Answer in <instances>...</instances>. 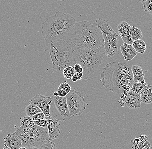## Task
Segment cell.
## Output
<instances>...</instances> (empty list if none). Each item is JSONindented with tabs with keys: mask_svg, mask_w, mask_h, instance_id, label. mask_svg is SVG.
I'll use <instances>...</instances> for the list:
<instances>
[{
	"mask_svg": "<svg viewBox=\"0 0 152 149\" xmlns=\"http://www.w3.org/2000/svg\"><path fill=\"white\" fill-rule=\"evenodd\" d=\"M66 101L71 116H80L86 108L84 95L81 92L71 90L66 96Z\"/></svg>",
	"mask_w": 152,
	"mask_h": 149,
	"instance_id": "8",
	"label": "cell"
},
{
	"mask_svg": "<svg viewBox=\"0 0 152 149\" xmlns=\"http://www.w3.org/2000/svg\"><path fill=\"white\" fill-rule=\"evenodd\" d=\"M142 9L146 13L152 15V0H147L142 3Z\"/></svg>",
	"mask_w": 152,
	"mask_h": 149,
	"instance_id": "24",
	"label": "cell"
},
{
	"mask_svg": "<svg viewBox=\"0 0 152 149\" xmlns=\"http://www.w3.org/2000/svg\"><path fill=\"white\" fill-rule=\"evenodd\" d=\"M47 120L49 140L57 139L60 134V124L58 120L51 116H45Z\"/></svg>",
	"mask_w": 152,
	"mask_h": 149,
	"instance_id": "11",
	"label": "cell"
},
{
	"mask_svg": "<svg viewBox=\"0 0 152 149\" xmlns=\"http://www.w3.org/2000/svg\"><path fill=\"white\" fill-rule=\"evenodd\" d=\"M45 116L43 112H39L35 114L32 117L33 121H38V120H42L45 118Z\"/></svg>",
	"mask_w": 152,
	"mask_h": 149,
	"instance_id": "28",
	"label": "cell"
},
{
	"mask_svg": "<svg viewBox=\"0 0 152 149\" xmlns=\"http://www.w3.org/2000/svg\"><path fill=\"white\" fill-rule=\"evenodd\" d=\"M147 1V0H138L140 2L143 3L145 1Z\"/></svg>",
	"mask_w": 152,
	"mask_h": 149,
	"instance_id": "40",
	"label": "cell"
},
{
	"mask_svg": "<svg viewBox=\"0 0 152 149\" xmlns=\"http://www.w3.org/2000/svg\"><path fill=\"white\" fill-rule=\"evenodd\" d=\"M3 149H10V148H9V147H7V146H4V148Z\"/></svg>",
	"mask_w": 152,
	"mask_h": 149,
	"instance_id": "39",
	"label": "cell"
},
{
	"mask_svg": "<svg viewBox=\"0 0 152 149\" xmlns=\"http://www.w3.org/2000/svg\"><path fill=\"white\" fill-rule=\"evenodd\" d=\"M100 78L105 88L115 93L122 94L119 101L122 105L134 83L131 67L125 62L110 63L104 66Z\"/></svg>",
	"mask_w": 152,
	"mask_h": 149,
	"instance_id": "1",
	"label": "cell"
},
{
	"mask_svg": "<svg viewBox=\"0 0 152 149\" xmlns=\"http://www.w3.org/2000/svg\"><path fill=\"white\" fill-rule=\"evenodd\" d=\"M77 48L68 39L58 40L51 44L49 55L52 63V69L58 72L68 66L75 64L73 55Z\"/></svg>",
	"mask_w": 152,
	"mask_h": 149,
	"instance_id": "4",
	"label": "cell"
},
{
	"mask_svg": "<svg viewBox=\"0 0 152 149\" xmlns=\"http://www.w3.org/2000/svg\"><path fill=\"white\" fill-rule=\"evenodd\" d=\"M58 89H62L65 91L67 93H69L71 90V86L67 83L66 80H64L63 83L60 84Z\"/></svg>",
	"mask_w": 152,
	"mask_h": 149,
	"instance_id": "26",
	"label": "cell"
},
{
	"mask_svg": "<svg viewBox=\"0 0 152 149\" xmlns=\"http://www.w3.org/2000/svg\"><path fill=\"white\" fill-rule=\"evenodd\" d=\"M140 142V140L139 138H134V139H133L131 140V142H130V145L131 146L137 145Z\"/></svg>",
	"mask_w": 152,
	"mask_h": 149,
	"instance_id": "32",
	"label": "cell"
},
{
	"mask_svg": "<svg viewBox=\"0 0 152 149\" xmlns=\"http://www.w3.org/2000/svg\"><path fill=\"white\" fill-rule=\"evenodd\" d=\"M96 22L97 26L102 33L105 55L107 57H111L118 51V34L114 31L109 23L105 20L99 19L96 20Z\"/></svg>",
	"mask_w": 152,
	"mask_h": 149,
	"instance_id": "7",
	"label": "cell"
},
{
	"mask_svg": "<svg viewBox=\"0 0 152 149\" xmlns=\"http://www.w3.org/2000/svg\"><path fill=\"white\" fill-rule=\"evenodd\" d=\"M53 95L55 96H58V92H55L53 94Z\"/></svg>",
	"mask_w": 152,
	"mask_h": 149,
	"instance_id": "37",
	"label": "cell"
},
{
	"mask_svg": "<svg viewBox=\"0 0 152 149\" xmlns=\"http://www.w3.org/2000/svg\"><path fill=\"white\" fill-rule=\"evenodd\" d=\"M124 102L126 106L130 109H137L140 108L141 100L140 94L130 90L127 94Z\"/></svg>",
	"mask_w": 152,
	"mask_h": 149,
	"instance_id": "12",
	"label": "cell"
},
{
	"mask_svg": "<svg viewBox=\"0 0 152 149\" xmlns=\"http://www.w3.org/2000/svg\"><path fill=\"white\" fill-rule=\"evenodd\" d=\"M120 49L124 59L127 61L132 60L137 54L132 45L125 43L121 45Z\"/></svg>",
	"mask_w": 152,
	"mask_h": 149,
	"instance_id": "15",
	"label": "cell"
},
{
	"mask_svg": "<svg viewBox=\"0 0 152 149\" xmlns=\"http://www.w3.org/2000/svg\"><path fill=\"white\" fill-rule=\"evenodd\" d=\"M19 149H28L27 148H25V147H23V146H22V147H21V148H20Z\"/></svg>",
	"mask_w": 152,
	"mask_h": 149,
	"instance_id": "41",
	"label": "cell"
},
{
	"mask_svg": "<svg viewBox=\"0 0 152 149\" xmlns=\"http://www.w3.org/2000/svg\"><path fill=\"white\" fill-rule=\"evenodd\" d=\"M133 47L137 53L143 54L146 50V44L145 42L141 39L133 41Z\"/></svg>",
	"mask_w": 152,
	"mask_h": 149,
	"instance_id": "18",
	"label": "cell"
},
{
	"mask_svg": "<svg viewBox=\"0 0 152 149\" xmlns=\"http://www.w3.org/2000/svg\"><path fill=\"white\" fill-rule=\"evenodd\" d=\"M130 26L129 24L125 21L121 22L118 26L119 35L121 37L122 40L125 43L132 44L133 41L132 40L129 34V29Z\"/></svg>",
	"mask_w": 152,
	"mask_h": 149,
	"instance_id": "13",
	"label": "cell"
},
{
	"mask_svg": "<svg viewBox=\"0 0 152 149\" xmlns=\"http://www.w3.org/2000/svg\"><path fill=\"white\" fill-rule=\"evenodd\" d=\"M52 102V98L50 97L38 94L29 100V104L36 105L40 109L45 116H49V110Z\"/></svg>",
	"mask_w": 152,
	"mask_h": 149,
	"instance_id": "10",
	"label": "cell"
},
{
	"mask_svg": "<svg viewBox=\"0 0 152 149\" xmlns=\"http://www.w3.org/2000/svg\"><path fill=\"white\" fill-rule=\"evenodd\" d=\"M71 80H72V81H74V82H76V81H78V78L77 76L76 75V73L72 77Z\"/></svg>",
	"mask_w": 152,
	"mask_h": 149,
	"instance_id": "36",
	"label": "cell"
},
{
	"mask_svg": "<svg viewBox=\"0 0 152 149\" xmlns=\"http://www.w3.org/2000/svg\"><path fill=\"white\" fill-rule=\"evenodd\" d=\"M4 146H7L11 149H19L22 147L20 140L14 133H9L4 137Z\"/></svg>",
	"mask_w": 152,
	"mask_h": 149,
	"instance_id": "14",
	"label": "cell"
},
{
	"mask_svg": "<svg viewBox=\"0 0 152 149\" xmlns=\"http://www.w3.org/2000/svg\"><path fill=\"white\" fill-rule=\"evenodd\" d=\"M76 75L77 76L78 81L80 80L83 78V74L82 73H76Z\"/></svg>",
	"mask_w": 152,
	"mask_h": 149,
	"instance_id": "35",
	"label": "cell"
},
{
	"mask_svg": "<svg viewBox=\"0 0 152 149\" xmlns=\"http://www.w3.org/2000/svg\"><path fill=\"white\" fill-rule=\"evenodd\" d=\"M76 23L75 19L70 14L57 11L43 23L42 34L45 40L48 44L68 39L69 33Z\"/></svg>",
	"mask_w": 152,
	"mask_h": 149,
	"instance_id": "2",
	"label": "cell"
},
{
	"mask_svg": "<svg viewBox=\"0 0 152 149\" xmlns=\"http://www.w3.org/2000/svg\"><path fill=\"white\" fill-rule=\"evenodd\" d=\"M25 111L26 115L32 117L33 116L39 112H41V110L36 105L29 104L25 108Z\"/></svg>",
	"mask_w": 152,
	"mask_h": 149,
	"instance_id": "20",
	"label": "cell"
},
{
	"mask_svg": "<svg viewBox=\"0 0 152 149\" xmlns=\"http://www.w3.org/2000/svg\"><path fill=\"white\" fill-rule=\"evenodd\" d=\"M21 126L23 128H27L33 126L35 125L33 118L31 117L27 116L20 118Z\"/></svg>",
	"mask_w": 152,
	"mask_h": 149,
	"instance_id": "22",
	"label": "cell"
},
{
	"mask_svg": "<svg viewBox=\"0 0 152 149\" xmlns=\"http://www.w3.org/2000/svg\"><path fill=\"white\" fill-rule=\"evenodd\" d=\"M58 96L61 97H65L68 94L65 91L60 89H58Z\"/></svg>",
	"mask_w": 152,
	"mask_h": 149,
	"instance_id": "30",
	"label": "cell"
},
{
	"mask_svg": "<svg viewBox=\"0 0 152 149\" xmlns=\"http://www.w3.org/2000/svg\"><path fill=\"white\" fill-rule=\"evenodd\" d=\"M152 86L150 84L145 85L140 93L141 102L145 104L152 103Z\"/></svg>",
	"mask_w": 152,
	"mask_h": 149,
	"instance_id": "16",
	"label": "cell"
},
{
	"mask_svg": "<svg viewBox=\"0 0 152 149\" xmlns=\"http://www.w3.org/2000/svg\"><path fill=\"white\" fill-rule=\"evenodd\" d=\"M143 143L141 142V141L139 142L137 145H133L132 146V149H142V145Z\"/></svg>",
	"mask_w": 152,
	"mask_h": 149,
	"instance_id": "34",
	"label": "cell"
},
{
	"mask_svg": "<svg viewBox=\"0 0 152 149\" xmlns=\"http://www.w3.org/2000/svg\"><path fill=\"white\" fill-rule=\"evenodd\" d=\"M74 69H75L76 73H83V70L82 67L81 66V65H80V64H78V63H76V64L74 65Z\"/></svg>",
	"mask_w": 152,
	"mask_h": 149,
	"instance_id": "29",
	"label": "cell"
},
{
	"mask_svg": "<svg viewBox=\"0 0 152 149\" xmlns=\"http://www.w3.org/2000/svg\"><path fill=\"white\" fill-rule=\"evenodd\" d=\"M58 1H64V0H57Z\"/></svg>",
	"mask_w": 152,
	"mask_h": 149,
	"instance_id": "42",
	"label": "cell"
},
{
	"mask_svg": "<svg viewBox=\"0 0 152 149\" xmlns=\"http://www.w3.org/2000/svg\"><path fill=\"white\" fill-rule=\"evenodd\" d=\"M139 139H140V141H141L142 143H144L146 141H148V137L147 136L145 135V134H142L140 136Z\"/></svg>",
	"mask_w": 152,
	"mask_h": 149,
	"instance_id": "31",
	"label": "cell"
},
{
	"mask_svg": "<svg viewBox=\"0 0 152 149\" xmlns=\"http://www.w3.org/2000/svg\"><path fill=\"white\" fill-rule=\"evenodd\" d=\"M35 125L42 127V128H47V121L45 118L42 120H38V121H34Z\"/></svg>",
	"mask_w": 152,
	"mask_h": 149,
	"instance_id": "27",
	"label": "cell"
},
{
	"mask_svg": "<svg viewBox=\"0 0 152 149\" xmlns=\"http://www.w3.org/2000/svg\"><path fill=\"white\" fill-rule=\"evenodd\" d=\"M129 34L133 41L141 39L143 37L141 30L134 26L130 27Z\"/></svg>",
	"mask_w": 152,
	"mask_h": 149,
	"instance_id": "19",
	"label": "cell"
},
{
	"mask_svg": "<svg viewBox=\"0 0 152 149\" xmlns=\"http://www.w3.org/2000/svg\"><path fill=\"white\" fill-rule=\"evenodd\" d=\"M21 141L23 147L26 148L40 147L49 141L47 128H42L34 125L27 128L19 127L14 133Z\"/></svg>",
	"mask_w": 152,
	"mask_h": 149,
	"instance_id": "6",
	"label": "cell"
},
{
	"mask_svg": "<svg viewBox=\"0 0 152 149\" xmlns=\"http://www.w3.org/2000/svg\"><path fill=\"white\" fill-rule=\"evenodd\" d=\"M147 84V83L145 82V80L142 81L140 82H134L131 90L137 93L140 94L142 88Z\"/></svg>",
	"mask_w": 152,
	"mask_h": 149,
	"instance_id": "23",
	"label": "cell"
},
{
	"mask_svg": "<svg viewBox=\"0 0 152 149\" xmlns=\"http://www.w3.org/2000/svg\"><path fill=\"white\" fill-rule=\"evenodd\" d=\"M50 116L58 120L66 121L70 119V114L66 103V97L52 95V102L49 110Z\"/></svg>",
	"mask_w": 152,
	"mask_h": 149,
	"instance_id": "9",
	"label": "cell"
},
{
	"mask_svg": "<svg viewBox=\"0 0 152 149\" xmlns=\"http://www.w3.org/2000/svg\"><path fill=\"white\" fill-rule=\"evenodd\" d=\"M39 149H57L56 144L52 140H49L40 146Z\"/></svg>",
	"mask_w": 152,
	"mask_h": 149,
	"instance_id": "25",
	"label": "cell"
},
{
	"mask_svg": "<svg viewBox=\"0 0 152 149\" xmlns=\"http://www.w3.org/2000/svg\"><path fill=\"white\" fill-rule=\"evenodd\" d=\"M151 147V144L148 140V141H146L145 143H143L141 149H150Z\"/></svg>",
	"mask_w": 152,
	"mask_h": 149,
	"instance_id": "33",
	"label": "cell"
},
{
	"mask_svg": "<svg viewBox=\"0 0 152 149\" xmlns=\"http://www.w3.org/2000/svg\"><path fill=\"white\" fill-rule=\"evenodd\" d=\"M105 55L104 46L97 49L76 48L73 55L74 60L82 67L83 78L86 80L96 72Z\"/></svg>",
	"mask_w": 152,
	"mask_h": 149,
	"instance_id": "5",
	"label": "cell"
},
{
	"mask_svg": "<svg viewBox=\"0 0 152 149\" xmlns=\"http://www.w3.org/2000/svg\"><path fill=\"white\" fill-rule=\"evenodd\" d=\"M132 68L134 82H140L145 80L144 74L142 73V70L140 66L137 65H133Z\"/></svg>",
	"mask_w": 152,
	"mask_h": 149,
	"instance_id": "17",
	"label": "cell"
},
{
	"mask_svg": "<svg viewBox=\"0 0 152 149\" xmlns=\"http://www.w3.org/2000/svg\"><path fill=\"white\" fill-rule=\"evenodd\" d=\"M68 39L78 48L97 49L104 44L99 28L87 21L76 23Z\"/></svg>",
	"mask_w": 152,
	"mask_h": 149,
	"instance_id": "3",
	"label": "cell"
},
{
	"mask_svg": "<svg viewBox=\"0 0 152 149\" xmlns=\"http://www.w3.org/2000/svg\"><path fill=\"white\" fill-rule=\"evenodd\" d=\"M62 71L64 76L66 79H71L72 77L76 73L73 65L65 67Z\"/></svg>",
	"mask_w": 152,
	"mask_h": 149,
	"instance_id": "21",
	"label": "cell"
},
{
	"mask_svg": "<svg viewBox=\"0 0 152 149\" xmlns=\"http://www.w3.org/2000/svg\"><path fill=\"white\" fill-rule=\"evenodd\" d=\"M28 149H39L37 147H31V148H28Z\"/></svg>",
	"mask_w": 152,
	"mask_h": 149,
	"instance_id": "38",
	"label": "cell"
}]
</instances>
